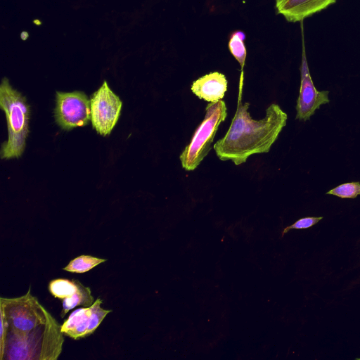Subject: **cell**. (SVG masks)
<instances>
[{"label":"cell","mask_w":360,"mask_h":360,"mask_svg":"<svg viewBox=\"0 0 360 360\" xmlns=\"http://www.w3.org/2000/svg\"><path fill=\"white\" fill-rule=\"evenodd\" d=\"M227 87L226 76L219 72H213L194 81L191 89L200 99L216 103L224 98Z\"/></svg>","instance_id":"obj_10"},{"label":"cell","mask_w":360,"mask_h":360,"mask_svg":"<svg viewBox=\"0 0 360 360\" xmlns=\"http://www.w3.org/2000/svg\"><path fill=\"white\" fill-rule=\"evenodd\" d=\"M54 113L56 123L63 129L84 127L91 120L90 101L82 91H57Z\"/></svg>","instance_id":"obj_6"},{"label":"cell","mask_w":360,"mask_h":360,"mask_svg":"<svg viewBox=\"0 0 360 360\" xmlns=\"http://www.w3.org/2000/svg\"><path fill=\"white\" fill-rule=\"evenodd\" d=\"M341 198H355L360 195V183L349 182L340 184L327 192Z\"/></svg>","instance_id":"obj_15"},{"label":"cell","mask_w":360,"mask_h":360,"mask_svg":"<svg viewBox=\"0 0 360 360\" xmlns=\"http://www.w3.org/2000/svg\"><path fill=\"white\" fill-rule=\"evenodd\" d=\"M105 261V259L91 255H80L72 259L63 270L72 273H84Z\"/></svg>","instance_id":"obj_14"},{"label":"cell","mask_w":360,"mask_h":360,"mask_svg":"<svg viewBox=\"0 0 360 360\" xmlns=\"http://www.w3.org/2000/svg\"><path fill=\"white\" fill-rule=\"evenodd\" d=\"M103 300L97 298L90 307L73 311L61 326L63 333L72 339L79 340L92 334L103 319L112 311L101 307Z\"/></svg>","instance_id":"obj_7"},{"label":"cell","mask_w":360,"mask_h":360,"mask_svg":"<svg viewBox=\"0 0 360 360\" xmlns=\"http://www.w3.org/2000/svg\"><path fill=\"white\" fill-rule=\"evenodd\" d=\"M226 116L227 107L222 99L207 104L203 120L179 156L181 167L184 169L193 171L199 166L210 150L218 128Z\"/></svg>","instance_id":"obj_4"},{"label":"cell","mask_w":360,"mask_h":360,"mask_svg":"<svg viewBox=\"0 0 360 360\" xmlns=\"http://www.w3.org/2000/svg\"><path fill=\"white\" fill-rule=\"evenodd\" d=\"M245 39V34L242 31L233 32L229 40L228 46L229 51L235 59L240 65L243 70L247 56L246 46L244 43Z\"/></svg>","instance_id":"obj_13"},{"label":"cell","mask_w":360,"mask_h":360,"mask_svg":"<svg viewBox=\"0 0 360 360\" xmlns=\"http://www.w3.org/2000/svg\"><path fill=\"white\" fill-rule=\"evenodd\" d=\"M301 82L300 94L297 101L296 119L307 121L321 105L328 103V91H319L311 79L304 44L302 46V63L300 66Z\"/></svg>","instance_id":"obj_8"},{"label":"cell","mask_w":360,"mask_h":360,"mask_svg":"<svg viewBox=\"0 0 360 360\" xmlns=\"http://www.w3.org/2000/svg\"><path fill=\"white\" fill-rule=\"evenodd\" d=\"M90 105L93 128L102 136L110 134L118 121L122 103L107 82L94 93Z\"/></svg>","instance_id":"obj_5"},{"label":"cell","mask_w":360,"mask_h":360,"mask_svg":"<svg viewBox=\"0 0 360 360\" xmlns=\"http://www.w3.org/2000/svg\"><path fill=\"white\" fill-rule=\"evenodd\" d=\"M238 101L236 111L226 134L213 146L222 161L241 165L252 155L266 153L286 125L287 114L276 103L266 110L264 118L257 120L248 112L249 103Z\"/></svg>","instance_id":"obj_2"},{"label":"cell","mask_w":360,"mask_h":360,"mask_svg":"<svg viewBox=\"0 0 360 360\" xmlns=\"http://www.w3.org/2000/svg\"><path fill=\"white\" fill-rule=\"evenodd\" d=\"M0 359L55 360L64 338L61 326L27 292L19 297L0 299Z\"/></svg>","instance_id":"obj_1"},{"label":"cell","mask_w":360,"mask_h":360,"mask_svg":"<svg viewBox=\"0 0 360 360\" xmlns=\"http://www.w3.org/2000/svg\"><path fill=\"white\" fill-rule=\"evenodd\" d=\"M94 302V298L91 295V289L89 287L84 286L78 281L77 290L70 297L63 300V309L60 314L61 317L72 309L77 306L90 307Z\"/></svg>","instance_id":"obj_11"},{"label":"cell","mask_w":360,"mask_h":360,"mask_svg":"<svg viewBox=\"0 0 360 360\" xmlns=\"http://www.w3.org/2000/svg\"><path fill=\"white\" fill-rule=\"evenodd\" d=\"M323 219L322 217H307L298 219L292 224L285 227L282 231L281 236L288 233L291 229H306L316 224L320 220Z\"/></svg>","instance_id":"obj_16"},{"label":"cell","mask_w":360,"mask_h":360,"mask_svg":"<svg viewBox=\"0 0 360 360\" xmlns=\"http://www.w3.org/2000/svg\"><path fill=\"white\" fill-rule=\"evenodd\" d=\"M337 0H276V8L287 21L302 22L305 18L319 13Z\"/></svg>","instance_id":"obj_9"},{"label":"cell","mask_w":360,"mask_h":360,"mask_svg":"<svg viewBox=\"0 0 360 360\" xmlns=\"http://www.w3.org/2000/svg\"><path fill=\"white\" fill-rule=\"evenodd\" d=\"M356 359H359L360 360V358H356Z\"/></svg>","instance_id":"obj_17"},{"label":"cell","mask_w":360,"mask_h":360,"mask_svg":"<svg viewBox=\"0 0 360 360\" xmlns=\"http://www.w3.org/2000/svg\"><path fill=\"white\" fill-rule=\"evenodd\" d=\"M0 107L6 117L8 133V141L1 146V158H19L29 134L30 110L25 98L11 86L6 77L0 86Z\"/></svg>","instance_id":"obj_3"},{"label":"cell","mask_w":360,"mask_h":360,"mask_svg":"<svg viewBox=\"0 0 360 360\" xmlns=\"http://www.w3.org/2000/svg\"><path fill=\"white\" fill-rule=\"evenodd\" d=\"M77 280L57 278L49 282V292L55 297L63 300L71 297L77 290Z\"/></svg>","instance_id":"obj_12"}]
</instances>
